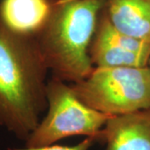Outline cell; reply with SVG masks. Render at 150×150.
Returning <instances> with one entry per match:
<instances>
[{"label": "cell", "instance_id": "7a4b0ae2", "mask_svg": "<svg viewBox=\"0 0 150 150\" xmlns=\"http://www.w3.org/2000/svg\"><path fill=\"white\" fill-rule=\"evenodd\" d=\"M46 24L35 37L53 77L70 83L93 69L88 50L107 0H50Z\"/></svg>", "mask_w": 150, "mask_h": 150}, {"label": "cell", "instance_id": "3957f363", "mask_svg": "<svg viewBox=\"0 0 150 150\" xmlns=\"http://www.w3.org/2000/svg\"><path fill=\"white\" fill-rule=\"evenodd\" d=\"M71 85L84 104L110 116L150 108L149 66L93 68Z\"/></svg>", "mask_w": 150, "mask_h": 150}, {"label": "cell", "instance_id": "52a82bcc", "mask_svg": "<svg viewBox=\"0 0 150 150\" xmlns=\"http://www.w3.org/2000/svg\"><path fill=\"white\" fill-rule=\"evenodd\" d=\"M50 0H0V20L18 34L36 37L48 21Z\"/></svg>", "mask_w": 150, "mask_h": 150}, {"label": "cell", "instance_id": "ba28073f", "mask_svg": "<svg viewBox=\"0 0 150 150\" xmlns=\"http://www.w3.org/2000/svg\"><path fill=\"white\" fill-rule=\"evenodd\" d=\"M105 12L119 32L150 44V0H107Z\"/></svg>", "mask_w": 150, "mask_h": 150}, {"label": "cell", "instance_id": "9c48e42d", "mask_svg": "<svg viewBox=\"0 0 150 150\" xmlns=\"http://www.w3.org/2000/svg\"><path fill=\"white\" fill-rule=\"evenodd\" d=\"M99 141L98 137H87L74 146H61V145H48L38 148H25V149H8V150H89L96 142Z\"/></svg>", "mask_w": 150, "mask_h": 150}, {"label": "cell", "instance_id": "6da1fadb", "mask_svg": "<svg viewBox=\"0 0 150 150\" xmlns=\"http://www.w3.org/2000/svg\"><path fill=\"white\" fill-rule=\"evenodd\" d=\"M48 71L36 38L0 20V126L19 139H28L47 107Z\"/></svg>", "mask_w": 150, "mask_h": 150}, {"label": "cell", "instance_id": "30bf717a", "mask_svg": "<svg viewBox=\"0 0 150 150\" xmlns=\"http://www.w3.org/2000/svg\"><path fill=\"white\" fill-rule=\"evenodd\" d=\"M149 69H150V59H149Z\"/></svg>", "mask_w": 150, "mask_h": 150}, {"label": "cell", "instance_id": "5b68a950", "mask_svg": "<svg viewBox=\"0 0 150 150\" xmlns=\"http://www.w3.org/2000/svg\"><path fill=\"white\" fill-rule=\"evenodd\" d=\"M88 54L94 68L146 67L150 59V44L119 32L110 23L104 8Z\"/></svg>", "mask_w": 150, "mask_h": 150}, {"label": "cell", "instance_id": "8992f818", "mask_svg": "<svg viewBox=\"0 0 150 150\" xmlns=\"http://www.w3.org/2000/svg\"><path fill=\"white\" fill-rule=\"evenodd\" d=\"M100 141L104 150H150V108L111 117Z\"/></svg>", "mask_w": 150, "mask_h": 150}, {"label": "cell", "instance_id": "277c9868", "mask_svg": "<svg viewBox=\"0 0 150 150\" xmlns=\"http://www.w3.org/2000/svg\"><path fill=\"white\" fill-rule=\"evenodd\" d=\"M48 112L26 140V148L55 144L75 135L96 136L112 117L87 106L76 95L72 85L53 77L46 88Z\"/></svg>", "mask_w": 150, "mask_h": 150}]
</instances>
